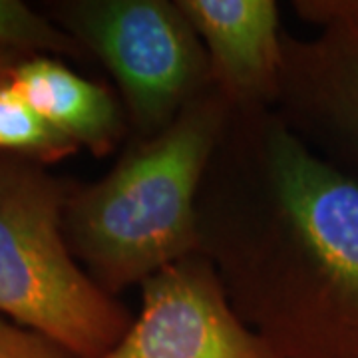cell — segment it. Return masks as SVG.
Segmentation results:
<instances>
[{
  "label": "cell",
  "mask_w": 358,
  "mask_h": 358,
  "mask_svg": "<svg viewBox=\"0 0 358 358\" xmlns=\"http://www.w3.org/2000/svg\"><path fill=\"white\" fill-rule=\"evenodd\" d=\"M199 253L277 358H358V181L273 110H231L197 197Z\"/></svg>",
  "instance_id": "cell-1"
},
{
  "label": "cell",
  "mask_w": 358,
  "mask_h": 358,
  "mask_svg": "<svg viewBox=\"0 0 358 358\" xmlns=\"http://www.w3.org/2000/svg\"><path fill=\"white\" fill-rule=\"evenodd\" d=\"M231 106L213 86L150 138H128L112 169L74 183L64 207L66 243L106 293L199 253L197 197L229 122Z\"/></svg>",
  "instance_id": "cell-2"
},
{
  "label": "cell",
  "mask_w": 358,
  "mask_h": 358,
  "mask_svg": "<svg viewBox=\"0 0 358 358\" xmlns=\"http://www.w3.org/2000/svg\"><path fill=\"white\" fill-rule=\"evenodd\" d=\"M74 183L38 162L0 154V317L42 334L70 358H102L134 315L92 281L66 243Z\"/></svg>",
  "instance_id": "cell-3"
},
{
  "label": "cell",
  "mask_w": 358,
  "mask_h": 358,
  "mask_svg": "<svg viewBox=\"0 0 358 358\" xmlns=\"http://www.w3.org/2000/svg\"><path fill=\"white\" fill-rule=\"evenodd\" d=\"M44 14L114 78L129 138L155 136L213 86L178 0H60Z\"/></svg>",
  "instance_id": "cell-4"
},
{
  "label": "cell",
  "mask_w": 358,
  "mask_h": 358,
  "mask_svg": "<svg viewBox=\"0 0 358 358\" xmlns=\"http://www.w3.org/2000/svg\"><path fill=\"white\" fill-rule=\"evenodd\" d=\"M319 32H282L281 90L275 114L299 140L358 181V0H294Z\"/></svg>",
  "instance_id": "cell-5"
},
{
  "label": "cell",
  "mask_w": 358,
  "mask_h": 358,
  "mask_svg": "<svg viewBox=\"0 0 358 358\" xmlns=\"http://www.w3.org/2000/svg\"><path fill=\"white\" fill-rule=\"evenodd\" d=\"M140 291L138 317L102 358H277L235 313L201 253L154 273Z\"/></svg>",
  "instance_id": "cell-6"
},
{
  "label": "cell",
  "mask_w": 358,
  "mask_h": 358,
  "mask_svg": "<svg viewBox=\"0 0 358 358\" xmlns=\"http://www.w3.org/2000/svg\"><path fill=\"white\" fill-rule=\"evenodd\" d=\"M203 44L213 88L231 110H275L281 90V10L275 0H178Z\"/></svg>",
  "instance_id": "cell-7"
},
{
  "label": "cell",
  "mask_w": 358,
  "mask_h": 358,
  "mask_svg": "<svg viewBox=\"0 0 358 358\" xmlns=\"http://www.w3.org/2000/svg\"><path fill=\"white\" fill-rule=\"evenodd\" d=\"M10 84L58 134L94 157L114 154L129 138L120 96L56 56L28 54L13 70Z\"/></svg>",
  "instance_id": "cell-8"
},
{
  "label": "cell",
  "mask_w": 358,
  "mask_h": 358,
  "mask_svg": "<svg viewBox=\"0 0 358 358\" xmlns=\"http://www.w3.org/2000/svg\"><path fill=\"white\" fill-rule=\"evenodd\" d=\"M78 152L76 143L36 114L10 80L0 84V154L50 166Z\"/></svg>",
  "instance_id": "cell-9"
},
{
  "label": "cell",
  "mask_w": 358,
  "mask_h": 358,
  "mask_svg": "<svg viewBox=\"0 0 358 358\" xmlns=\"http://www.w3.org/2000/svg\"><path fill=\"white\" fill-rule=\"evenodd\" d=\"M0 46L24 54L88 56L76 40L60 30L46 14L20 0H0Z\"/></svg>",
  "instance_id": "cell-10"
},
{
  "label": "cell",
  "mask_w": 358,
  "mask_h": 358,
  "mask_svg": "<svg viewBox=\"0 0 358 358\" xmlns=\"http://www.w3.org/2000/svg\"><path fill=\"white\" fill-rule=\"evenodd\" d=\"M0 358H70L42 334L0 317Z\"/></svg>",
  "instance_id": "cell-11"
},
{
  "label": "cell",
  "mask_w": 358,
  "mask_h": 358,
  "mask_svg": "<svg viewBox=\"0 0 358 358\" xmlns=\"http://www.w3.org/2000/svg\"><path fill=\"white\" fill-rule=\"evenodd\" d=\"M26 56H28V54H24V52H18L13 50V48L0 46V84L6 82V80H10L13 70L20 64V60L26 58Z\"/></svg>",
  "instance_id": "cell-12"
}]
</instances>
